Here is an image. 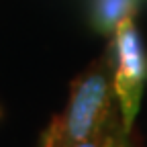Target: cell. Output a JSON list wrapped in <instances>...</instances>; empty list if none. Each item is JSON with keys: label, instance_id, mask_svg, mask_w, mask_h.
I'll list each match as a JSON object with an SVG mask.
<instances>
[{"label": "cell", "instance_id": "cell-1", "mask_svg": "<svg viewBox=\"0 0 147 147\" xmlns=\"http://www.w3.org/2000/svg\"><path fill=\"white\" fill-rule=\"evenodd\" d=\"M121 113L115 94V51H106L71 84L67 104L41 135L39 147H67L88 139Z\"/></svg>", "mask_w": 147, "mask_h": 147}, {"label": "cell", "instance_id": "cell-2", "mask_svg": "<svg viewBox=\"0 0 147 147\" xmlns=\"http://www.w3.org/2000/svg\"><path fill=\"white\" fill-rule=\"evenodd\" d=\"M110 45L115 51V94L123 123L131 131L147 82V53L133 16L117 25Z\"/></svg>", "mask_w": 147, "mask_h": 147}, {"label": "cell", "instance_id": "cell-3", "mask_svg": "<svg viewBox=\"0 0 147 147\" xmlns=\"http://www.w3.org/2000/svg\"><path fill=\"white\" fill-rule=\"evenodd\" d=\"M137 0H94L92 23L102 35H113L117 25L129 16H135Z\"/></svg>", "mask_w": 147, "mask_h": 147}, {"label": "cell", "instance_id": "cell-4", "mask_svg": "<svg viewBox=\"0 0 147 147\" xmlns=\"http://www.w3.org/2000/svg\"><path fill=\"white\" fill-rule=\"evenodd\" d=\"M67 147H133L131 131L125 127L121 113L115 115L98 133H94L88 139H82L78 143H71Z\"/></svg>", "mask_w": 147, "mask_h": 147}]
</instances>
